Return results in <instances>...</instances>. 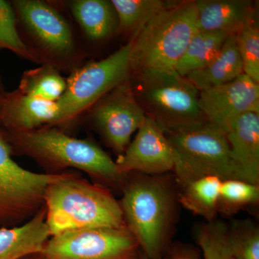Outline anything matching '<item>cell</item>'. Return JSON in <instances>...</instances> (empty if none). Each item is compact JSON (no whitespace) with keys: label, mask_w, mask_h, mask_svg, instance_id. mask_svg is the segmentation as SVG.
I'll list each match as a JSON object with an SVG mask.
<instances>
[{"label":"cell","mask_w":259,"mask_h":259,"mask_svg":"<svg viewBox=\"0 0 259 259\" xmlns=\"http://www.w3.org/2000/svg\"><path fill=\"white\" fill-rule=\"evenodd\" d=\"M50 236L95 228L126 227L120 202L101 185L71 173L51 183L44 194Z\"/></svg>","instance_id":"cell-1"},{"label":"cell","mask_w":259,"mask_h":259,"mask_svg":"<svg viewBox=\"0 0 259 259\" xmlns=\"http://www.w3.org/2000/svg\"><path fill=\"white\" fill-rule=\"evenodd\" d=\"M4 133V132H3ZM12 149L51 168H74L107 185L125 187L126 177L115 161L93 143L71 137L55 128L5 134Z\"/></svg>","instance_id":"cell-2"},{"label":"cell","mask_w":259,"mask_h":259,"mask_svg":"<svg viewBox=\"0 0 259 259\" xmlns=\"http://www.w3.org/2000/svg\"><path fill=\"white\" fill-rule=\"evenodd\" d=\"M197 31L196 2L170 3L130 40L131 75L146 70H175Z\"/></svg>","instance_id":"cell-3"},{"label":"cell","mask_w":259,"mask_h":259,"mask_svg":"<svg viewBox=\"0 0 259 259\" xmlns=\"http://www.w3.org/2000/svg\"><path fill=\"white\" fill-rule=\"evenodd\" d=\"M119 202L126 227L148 259H163L175 212L171 187L147 175L127 182Z\"/></svg>","instance_id":"cell-4"},{"label":"cell","mask_w":259,"mask_h":259,"mask_svg":"<svg viewBox=\"0 0 259 259\" xmlns=\"http://www.w3.org/2000/svg\"><path fill=\"white\" fill-rule=\"evenodd\" d=\"M131 80L146 116L165 133L207 122L199 108V90L175 70H146L131 75Z\"/></svg>","instance_id":"cell-5"},{"label":"cell","mask_w":259,"mask_h":259,"mask_svg":"<svg viewBox=\"0 0 259 259\" xmlns=\"http://www.w3.org/2000/svg\"><path fill=\"white\" fill-rule=\"evenodd\" d=\"M165 134L175 151L179 185L208 176L245 181L226 134L217 126L205 122Z\"/></svg>","instance_id":"cell-6"},{"label":"cell","mask_w":259,"mask_h":259,"mask_svg":"<svg viewBox=\"0 0 259 259\" xmlns=\"http://www.w3.org/2000/svg\"><path fill=\"white\" fill-rule=\"evenodd\" d=\"M131 48L129 41L106 59L76 70L66 81L64 93L56 101L59 111L53 125L73 120L117 85L130 79Z\"/></svg>","instance_id":"cell-7"},{"label":"cell","mask_w":259,"mask_h":259,"mask_svg":"<svg viewBox=\"0 0 259 259\" xmlns=\"http://www.w3.org/2000/svg\"><path fill=\"white\" fill-rule=\"evenodd\" d=\"M13 149L0 128V228L18 226L44 204V194L65 173L38 174L25 169L12 158Z\"/></svg>","instance_id":"cell-8"},{"label":"cell","mask_w":259,"mask_h":259,"mask_svg":"<svg viewBox=\"0 0 259 259\" xmlns=\"http://www.w3.org/2000/svg\"><path fill=\"white\" fill-rule=\"evenodd\" d=\"M139 248L127 227L95 228L51 236L40 253L46 259H139Z\"/></svg>","instance_id":"cell-9"},{"label":"cell","mask_w":259,"mask_h":259,"mask_svg":"<svg viewBox=\"0 0 259 259\" xmlns=\"http://www.w3.org/2000/svg\"><path fill=\"white\" fill-rule=\"evenodd\" d=\"M92 117L109 146L122 154L146 117L135 95L131 78L99 100L94 105Z\"/></svg>","instance_id":"cell-10"},{"label":"cell","mask_w":259,"mask_h":259,"mask_svg":"<svg viewBox=\"0 0 259 259\" xmlns=\"http://www.w3.org/2000/svg\"><path fill=\"white\" fill-rule=\"evenodd\" d=\"M137 131L134 141L115 161L119 171L157 176L174 171L175 153L164 130L146 116Z\"/></svg>","instance_id":"cell-11"},{"label":"cell","mask_w":259,"mask_h":259,"mask_svg":"<svg viewBox=\"0 0 259 259\" xmlns=\"http://www.w3.org/2000/svg\"><path fill=\"white\" fill-rule=\"evenodd\" d=\"M199 105L206 121L223 131L235 117L259 112V83L241 74L230 82L199 91Z\"/></svg>","instance_id":"cell-12"},{"label":"cell","mask_w":259,"mask_h":259,"mask_svg":"<svg viewBox=\"0 0 259 259\" xmlns=\"http://www.w3.org/2000/svg\"><path fill=\"white\" fill-rule=\"evenodd\" d=\"M22 23L46 52L66 59L74 49V37L69 24L54 8L37 0L13 2Z\"/></svg>","instance_id":"cell-13"},{"label":"cell","mask_w":259,"mask_h":259,"mask_svg":"<svg viewBox=\"0 0 259 259\" xmlns=\"http://www.w3.org/2000/svg\"><path fill=\"white\" fill-rule=\"evenodd\" d=\"M56 102L25 95L19 90L5 94L0 109V128L4 134L32 131L42 124H54Z\"/></svg>","instance_id":"cell-14"},{"label":"cell","mask_w":259,"mask_h":259,"mask_svg":"<svg viewBox=\"0 0 259 259\" xmlns=\"http://www.w3.org/2000/svg\"><path fill=\"white\" fill-rule=\"evenodd\" d=\"M223 132L245 180L258 185L259 112H246L235 117Z\"/></svg>","instance_id":"cell-15"},{"label":"cell","mask_w":259,"mask_h":259,"mask_svg":"<svg viewBox=\"0 0 259 259\" xmlns=\"http://www.w3.org/2000/svg\"><path fill=\"white\" fill-rule=\"evenodd\" d=\"M198 31L236 34L253 22L254 3L250 0H197Z\"/></svg>","instance_id":"cell-16"},{"label":"cell","mask_w":259,"mask_h":259,"mask_svg":"<svg viewBox=\"0 0 259 259\" xmlns=\"http://www.w3.org/2000/svg\"><path fill=\"white\" fill-rule=\"evenodd\" d=\"M50 237L44 205L26 223L0 228V259H19L40 253Z\"/></svg>","instance_id":"cell-17"},{"label":"cell","mask_w":259,"mask_h":259,"mask_svg":"<svg viewBox=\"0 0 259 259\" xmlns=\"http://www.w3.org/2000/svg\"><path fill=\"white\" fill-rule=\"evenodd\" d=\"M236 37L237 33L229 35L208 64L187 76L199 91L230 82L243 74Z\"/></svg>","instance_id":"cell-18"},{"label":"cell","mask_w":259,"mask_h":259,"mask_svg":"<svg viewBox=\"0 0 259 259\" xmlns=\"http://www.w3.org/2000/svg\"><path fill=\"white\" fill-rule=\"evenodd\" d=\"M71 12L89 38L107 40L117 32V19L111 2L76 0L70 4Z\"/></svg>","instance_id":"cell-19"},{"label":"cell","mask_w":259,"mask_h":259,"mask_svg":"<svg viewBox=\"0 0 259 259\" xmlns=\"http://www.w3.org/2000/svg\"><path fill=\"white\" fill-rule=\"evenodd\" d=\"M222 180L218 177H201L180 185L178 199L181 204L206 221L215 220Z\"/></svg>","instance_id":"cell-20"},{"label":"cell","mask_w":259,"mask_h":259,"mask_svg":"<svg viewBox=\"0 0 259 259\" xmlns=\"http://www.w3.org/2000/svg\"><path fill=\"white\" fill-rule=\"evenodd\" d=\"M229 35L224 32L197 31L177 62L175 71L187 77L202 69L217 55Z\"/></svg>","instance_id":"cell-21"},{"label":"cell","mask_w":259,"mask_h":259,"mask_svg":"<svg viewBox=\"0 0 259 259\" xmlns=\"http://www.w3.org/2000/svg\"><path fill=\"white\" fill-rule=\"evenodd\" d=\"M228 228L225 223L214 220L197 230L196 236L203 253L202 259H234L228 241ZM163 259L198 258L193 252L180 248L174 249Z\"/></svg>","instance_id":"cell-22"},{"label":"cell","mask_w":259,"mask_h":259,"mask_svg":"<svg viewBox=\"0 0 259 259\" xmlns=\"http://www.w3.org/2000/svg\"><path fill=\"white\" fill-rule=\"evenodd\" d=\"M117 19V32L133 35L170 4L161 0H112Z\"/></svg>","instance_id":"cell-23"},{"label":"cell","mask_w":259,"mask_h":259,"mask_svg":"<svg viewBox=\"0 0 259 259\" xmlns=\"http://www.w3.org/2000/svg\"><path fill=\"white\" fill-rule=\"evenodd\" d=\"M66 81L54 68L47 66L24 74L19 91L49 102H56L66 90Z\"/></svg>","instance_id":"cell-24"},{"label":"cell","mask_w":259,"mask_h":259,"mask_svg":"<svg viewBox=\"0 0 259 259\" xmlns=\"http://www.w3.org/2000/svg\"><path fill=\"white\" fill-rule=\"evenodd\" d=\"M259 200V186L241 180H226L221 182L218 199V213L230 216L245 206Z\"/></svg>","instance_id":"cell-25"},{"label":"cell","mask_w":259,"mask_h":259,"mask_svg":"<svg viewBox=\"0 0 259 259\" xmlns=\"http://www.w3.org/2000/svg\"><path fill=\"white\" fill-rule=\"evenodd\" d=\"M234 259H259V230L249 221H237L228 228Z\"/></svg>","instance_id":"cell-26"},{"label":"cell","mask_w":259,"mask_h":259,"mask_svg":"<svg viewBox=\"0 0 259 259\" xmlns=\"http://www.w3.org/2000/svg\"><path fill=\"white\" fill-rule=\"evenodd\" d=\"M237 47L243 74L259 83V30L253 23H247L237 33Z\"/></svg>","instance_id":"cell-27"},{"label":"cell","mask_w":259,"mask_h":259,"mask_svg":"<svg viewBox=\"0 0 259 259\" xmlns=\"http://www.w3.org/2000/svg\"><path fill=\"white\" fill-rule=\"evenodd\" d=\"M0 49H9L19 55L32 58L17 30L14 10L4 0H0Z\"/></svg>","instance_id":"cell-28"},{"label":"cell","mask_w":259,"mask_h":259,"mask_svg":"<svg viewBox=\"0 0 259 259\" xmlns=\"http://www.w3.org/2000/svg\"><path fill=\"white\" fill-rule=\"evenodd\" d=\"M19 259H46L44 258V255L41 254V253H32V254H29L25 255V256L22 257V258Z\"/></svg>","instance_id":"cell-29"},{"label":"cell","mask_w":259,"mask_h":259,"mask_svg":"<svg viewBox=\"0 0 259 259\" xmlns=\"http://www.w3.org/2000/svg\"><path fill=\"white\" fill-rule=\"evenodd\" d=\"M5 94H6V93L4 91L3 83H2L1 79H0V109H1L2 103H3V99H4Z\"/></svg>","instance_id":"cell-30"},{"label":"cell","mask_w":259,"mask_h":259,"mask_svg":"<svg viewBox=\"0 0 259 259\" xmlns=\"http://www.w3.org/2000/svg\"><path fill=\"white\" fill-rule=\"evenodd\" d=\"M139 259H148V258H147V257H146V255H144V253H142V252L140 251Z\"/></svg>","instance_id":"cell-31"},{"label":"cell","mask_w":259,"mask_h":259,"mask_svg":"<svg viewBox=\"0 0 259 259\" xmlns=\"http://www.w3.org/2000/svg\"></svg>","instance_id":"cell-32"}]
</instances>
